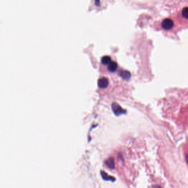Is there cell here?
Listing matches in <instances>:
<instances>
[{"label":"cell","mask_w":188,"mask_h":188,"mask_svg":"<svg viewBox=\"0 0 188 188\" xmlns=\"http://www.w3.org/2000/svg\"><path fill=\"white\" fill-rule=\"evenodd\" d=\"M112 110L113 111L114 113L117 115L119 116L120 115H122L123 114H125L126 113V110H125L117 103H113L112 105Z\"/></svg>","instance_id":"1"},{"label":"cell","mask_w":188,"mask_h":188,"mask_svg":"<svg viewBox=\"0 0 188 188\" xmlns=\"http://www.w3.org/2000/svg\"><path fill=\"white\" fill-rule=\"evenodd\" d=\"M173 21L169 18L164 19L162 23V27L165 30H170L173 27Z\"/></svg>","instance_id":"2"},{"label":"cell","mask_w":188,"mask_h":188,"mask_svg":"<svg viewBox=\"0 0 188 188\" xmlns=\"http://www.w3.org/2000/svg\"><path fill=\"white\" fill-rule=\"evenodd\" d=\"M98 85L100 88L104 89L108 87L109 85V81L107 78L102 77L98 80Z\"/></svg>","instance_id":"3"},{"label":"cell","mask_w":188,"mask_h":188,"mask_svg":"<svg viewBox=\"0 0 188 188\" xmlns=\"http://www.w3.org/2000/svg\"><path fill=\"white\" fill-rule=\"evenodd\" d=\"M120 76L122 79L125 80H129L131 77V74L128 71H122L120 72Z\"/></svg>","instance_id":"4"},{"label":"cell","mask_w":188,"mask_h":188,"mask_svg":"<svg viewBox=\"0 0 188 188\" xmlns=\"http://www.w3.org/2000/svg\"><path fill=\"white\" fill-rule=\"evenodd\" d=\"M117 68H118V64L115 62H111L109 64L108 67V70L111 72H115V71L117 70Z\"/></svg>","instance_id":"5"},{"label":"cell","mask_w":188,"mask_h":188,"mask_svg":"<svg viewBox=\"0 0 188 188\" xmlns=\"http://www.w3.org/2000/svg\"><path fill=\"white\" fill-rule=\"evenodd\" d=\"M100 173H101V175H102V178L105 180H109V181L114 182L115 180V179L113 178L112 177L109 176L105 172H104V171H101Z\"/></svg>","instance_id":"6"},{"label":"cell","mask_w":188,"mask_h":188,"mask_svg":"<svg viewBox=\"0 0 188 188\" xmlns=\"http://www.w3.org/2000/svg\"><path fill=\"white\" fill-rule=\"evenodd\" d=\"M105 164L107 165V167L110 169H114L115 167L114 161L112 158H109L107 160L105 161Z\"/></svg>","instance_id":"7"},{"label":"cell","mask_w":188,"mask_h":188,"mask_svg":"<svg viewBox=\"0 0 188 188\" xmlns=\"http://www.w3.org/2000/svg\"><path fill=\"white\" fill-rule=\"evenodd\" d=\"M101 62L103 65H108L111 62V57L109 56L103 57L101 59Z\"/></svg>","instance_id":"8"},{"label":"cell","mask_w":188,"mask_h":188,"mask_svg":"<svg viewBox=\"0 0 188 188\" xmlns=\"http://www.w3.org/2000/svg\"><path fill=\"white\" fill-rule=\"evenodd\" d=\"M182 16L185 18L188 19V7L184 8L182 11Z\"/></svg>","instance_id":"9"},{"label":"cell","mask_w":188,"mask_h":188,"mask_svg":"<svg viewBox=\"0 0 188 188\" xmlns=\"http://www.w3.org/2000/svg\"><path fill=\"white\" fill-rule=\"evenodd\" d=\"M95 5L97 6H100V1H99V0H95Z\"/></svg>","instance_id":"10"},{"label":"cell","mask_w":188,"mask_h":188,"mask_svg":"<svg viewBox=\"0 0 188 188\" xmlns=\"http://www.w3.org/2000/svg\"><path fill=\"white\" fill-rule=\"evenodd\" d=\"M185 160H186V162H187V163H188V155H186V157H185Z\"/></svg>","instance_id":"11"}]
</instances>
